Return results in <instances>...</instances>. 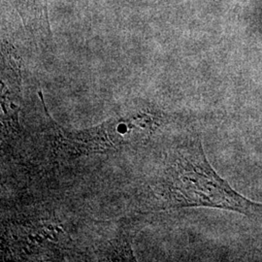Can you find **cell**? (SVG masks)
Wrapping results in <instances>:
<instances>
[{"label":"cell","mask_w":262,"mask_h":262,"mask_svg":"<svg viewBox=\"0 0 262 262\" xmlns=\"http://www.w3.org/2000/svg\"><path fill=\"white\" fill-rule=\"evenodd\" d=\"M171 206H209L243 213L262 220V205L238 194L208 163L195 141L180 149L162 184Z\"/></svg>","instance_id":"1"},{"label":"cell","mask_w":262,"mask_h":262,"mask_svg":"<svg viewBox=\"0 0 262 262\" xmlns=\"http://www.w3.org/2000/svg\"><path fill=\"white\" fill-rule=\"evenodd\" d=\"M152 129V118L135 113L112 119L98 127L80 131L68 137L78 149L85 151H101L120 148L144 139Z\"/></svg>","instance_id":"2"}]
</instances>
